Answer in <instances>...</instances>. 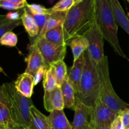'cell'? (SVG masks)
<instances>
[{
  "mask_svg": "<svg viewBox=\"0 0 129 129\" xmlns=\"http://www.w3.org/2000/svg\"><path fill=\"white\" fill-rule=\"evenodd\" d=\"M3 100L8 108L12 122L25 129H34L30 107L34 105L27 98L15 88L14 83H5L1 86Z\"/></svg>",
  "mask_w": 129,
  "mask_h": 129,
  "instance_id": "cell-1",
  "label": "cell"
},
{
  "mask_svg": "<svg viewBox=\"0 0 129 129\" xmlns=\"http://www.w3.org/2000/svg\"><path fill=\"white\" fill-rule=\"evenodd\" d=\"M95 21V0H83L67 11L63 24L64 40L83 35Z\"/></svg>",
  "mask_w": 129,
  "mask_h": 129,
  "instance_id": "cell-2",
  "label": "cell"
},
{
  "mask_svg": "<svg viewBox=\"0 0 129 129\" xmlns=\"http://www.w3.org/2000/svg\"><path fill=\"white\" fill-rule=\"evenodd\" d=\"M95 21L105 40L108 42L115 52L129 62L118 41V24L110 0H95Z\"/></svg>",
  "mask_w": 129,
  "mask_h": 129,
  "instance_id": "cell-3",
  "label": "cell"
},
{
  "mask_svg": "<svg viewBox=\"0 0 129 129\" xmlns=\"http://www.w3.org/2000/svg\"><path fill=\"white\" fill-rule=\"evenodd\" d=\"M85 53V65L80 81L79 90L76 97L84 105L93 107L99 97L100 81L97 64L92 60L87 50Z\"/></svg>",
  "mask_w": 129,
  "mask_h": 129,
  "instance_id": "cell-4",
  "label": "cell"
},
{
  "mask_svg": "<svg viewBox=\"0 0 129 129\" xmlns=\"http://www.w3.org/2000/svg\"><path fill=\"white\" fill-rule=\"evenodd\" d=\"M97 69L100 81L99 97L102 102L118 114L125 108H128L129 103L122 100L113 89L110 77L108 59L107 55H105L103 59L97 64Z\"/></svg>",
  "mask_w": 129,
  "mask_h": 129,
  "instance_id": "cell-5",
  "label": "cell"
},
{
  "mask_svg": "<svg viewBox=\"0 0 129 129\" xmlns=\"http://www.w3.org/2000/svg\"><path fill=\"white\" fill-rule=\"evenodd\" d=\"M30 39L31 44L37 45L42 57L44 65L48 68L49 66L59 60H64L66 54V46H57L45 40L44 37L36 39Z\"/></svg>",
  "mask_w": 129,
  "mask_h": 129,
  "instance_id": "cell-6",
  "label": "cell"
},
{
  "mask_svg": "<svg viewBox=\"0 0 129 129\" xmlns=\"http://www.w3.org/2000/svg\"><path fill=\"white\" fill-rule=\"evenodd\" d=\"M83 35L88 41L89 45L87 51L89 56L96 64H98L105 55L104 54L105 39L96 21Z\"/></svg>",
  "mask_w": 129,
  "mask_h": 129,
  "instance_id": "cell-7",
  "label": "cell"
},
{
  "mask_svg": "<svg viewBox=\"0 0 129 129\" xmlns=\"http://www.w3.org/2000/svg\"><path fill=\"white\" fill-rule=\"evenodd\" d=\"M118 113L106 105L100 97L90 107V126H110Z\"/></svg>",
  "mask_w": 129,
  "mask_h": 129,
  "instance_id": "cell-8",
  "label": "cell"
},
{
  "mask_svg": "<svg viewBox=\"0 0 129 129\" xmlns=\"http://www.w3.org/2000/svg\"><path fill=\"white\" fill-rule=\"evenodd\" d=\"M71 125L73 129H89L90 127V107L84 105L77 97Z\"/></svg>",
  "mask_w": 129,
  "mask_h": 129,
  "instance_id": "cell-9",
  "label": "cell"
},
{
  "mask_svg": "<svg viewBox=\"0 0 129 129\" xmlns=\"http://www.w3.org/2000/svg\"><path fill=\"white\" fill-rule=\"evenodd\" d=\"M44 105L45 110L50 113L54 110H64V100L60 86H57L50 91H44Z\"/></svg>",
  "mask_w": 129,
  "mask_h": 129,
  "instance_id": "cell-10",
  "label": "cell"
},
{
  "mask_svg": "<svg viewBox=\"0 0 129 129\" xmlns=\"http://www.w3.org/2000/svg\"><path fill=\"white\" fill-rule=\"evenodd\" d=\"M84 52L78 57L77 60L74 61L73 66L70 68V71L68 72L69 81L75 90L76 96L79 93L80 81L85 65L86 59Z\"/></svg>",
  "mask_w": 129,
  "mask_h": 129,
  "instance_id": "cell-11",
  "label": "cell"
},
{
  "mask_svg": "<svg viewBox=\"0 0 129 129\" xmlns=\"http://www.w3.org/2000/svg\"><path fill=\"white\" fill-rule=\"evenodd\" d=\"M15 88L21 94L31 98L34 92V76L27 73L19 74L16 80L14 82Z\"/></svg>",
  "mask_w": 129,
  "mask_h": 129,
  "instance_id": "cell-12",
  "label": "cell"
},
{
  "mask_svg": "<svg viewBox=\"0 0 129 129\" xmlns=\"http://www.w3.org/2000/svg\"><path fill=\"white\" fill-rule=\"evenodd\" d=\"M25 60L27 62V66L25 73L31 74L34 76L37 71L42 66H45L42 57L39 52V49L35 44H30L28 55Z\"/></svg>",
  "mask_w": 129,
  "mask_h": 129,
  "instance_id": "cell-13",
  "label": "cell"
},
{
  "mask_svg": "<svg viewBox=\"0 0 129 129\" xmlns=\"http://www.w3.org/2000/svg\"><path fill=\"white\" fill-rule=\"evenodd\" d=\"M60 88L64 100V108H69L74 111L76 96L75 90L69 81L68 75L60 86Z\"/></svg>",
  "mask_w": 129,
  "mask_h": 129,
  "instance_id": "cell-14",
  "label": "cell"
},
{
  "mask_svg": "<svg viewBox=\"0 0 129 129\" xmlns=\"http://www.w3.org/2000/svg\"><path fill=\"white\" fill-rule=\"evenodd\" d=\"M66 14L67 11L59 12V11H52L50 10V12L49 13L47 20L45 26H44L42 31L38 36L34 38H31V39H36L38 38L42 37L44 36L45 33L48 30L54 28L59 26V25H63L64 21H65Z\"/></svg>",
  "mask_w": 129,
  "mask_h": 129,
  "instance_id": "cell-15",
  "label": "cell"
},
{
  "mask_svg": "<svg viewBox=\"0 0 129 129\" xmlns=\"http://www.w3.org/2000/svg\"><path fill=\"white\" fill-rule=\"evenodd\" d=\"M66 45L70 46L73 52L74 61H75L88 49L89 44L86 38L83 35H78L71 38L66 43Z\"/></svg>",
  "mask_w": 129,
  "mask_h": 129,
  "instance_id": "cell-16",
  "label": "cell"
},
{
  "mask_svg": "<svg viewBox=\"0 0 129 129\" xmlns=\"http://www.w3.org/2000/svg\"><path fill=\"white\" fill-rule=\"evenodd\" d=\"M52 129H73L64 110H54L49 115Z\"/></svg>",
  "mask_w": 129,
  "mask_h": 129,
  "instance_id": "cell-17",
  "label": "cell"
},
{
  "mask_svg": "<svg viewBox=\"0 0 129 129\" xmlns=\"http://www.w3.org/2000/svg\"><path fill=\"white\" fill-rule=\"evenodd\" d=\"M117 24L129 35V18L122 8L118 0H110Z\"/></svg>",
  "mask_w": 129,
  "mask_h": 129,
  "instance_id": "cell-18",
  "label": "cell"
},
{
  "mask_svg": "<svg viewBox=\"0 0 129 129\" xmlns=\"http://www.w3.org/2000/svg\"><path fill=\"white\" fill-rule=\"evenodd\" d=\"M22 25L30 38H34L39 34V27L35 23V20L26 6L23 8V12L21 15Z\"/></svg>",
  "mask_w": 129,
  "mask_h": 129,
  "instance_id": "cell-19",
  "label": "cell"
},
{
  "mask_svg": "<svg viewBox=\"0 0 129 129\" xmlns=\"http://www.w3.org/2000/svg\"><path fill=\"white\" fill-rule=\"evenodd\" d=\"M42 37H44L48 42L57 46L67 45L64 40L63 25H59L48 30Z\"/></svg>",
  "mask_w": 129,
  "mask_h": 129,
  "instance_id": "cell-20",
  "label": "cell"
},
{
  "mask_svg": "<svg viewBox=\"0 0 129 129\" xmlns=\"http://www.w3.org/2000/svg\"><path fill=\"white\" fill-rule=\"evenodd\" d=\"M34 129H52L49 117L43 114L34 105L30 107Z\"/></svg>",
  "mask_w": 129,
  "mask_h": 129,
  "instance_id": "cell-21",
  "label": "cell"
},
{
  "mask_svg": "<svg viewBox=\"0 0 129 129\" xmlns=\"http://www.w3.org/2000/svg\"><path fill=\"white\" fill-rule=\"evenodd\" d=\"M57 86L55 75V70L52 65L47 68L43 80L44 91H50Z\"/></svg>",
  "mask_w": 129,
  "mask_h": 129,
  "instance_id": "cell-22",
  "label": "cell"
},
{
  "mask_svg": "<svg viewBox=\"0 0 129 129\" xmlns=\"http://www.w3.org/2000/svg\"><path fill=\"white\" fill-rule=\"evenodd\" d=\"M51 65L53 66L55 70V75L57 86L62 85L66 78L68 75V71L67 66L63 60H59L53 63Z\"/></svg>",
  "mask_w": 129,
  "mask_h": 129,
  "instance_id": "cell-23",
  "label": "cell"
},
{
  "mask_svg": "<svg viewBox=\"0 0 129 129\" xmlns=\"http://www.w3.org/2000/svg\"><path fill=\"white\" fill-rule=\"evenodd\" d=\"M22 24L21 19L18 20H10L6 18L5 15H1L0 17V40L2 37L8 31Z\"/></svg>",
  "mask_w": 129,
  "mask_h": 129,
  "instance_id": "cell-24",
  "label": "cell"
},
{
  "mask_svg": "<svg viewBox=\"0 0 129 129\" xmlns=\"http://www.w3.org/2000/svg\"><path fill=\"white\" fill-rule=\"evenodd\" d=\"M11 121L8 108L4 102L3 94L0 96V124L8 127Z\"/></svg>",
  "mask_w": 129,
  "mask_h": 129,
  "instance_id": "cell-25",
  "label": "cell"
},
{
  "mask_svg": "<svg viewBox=\"0 0 129 129\" xmlns=\"http://www.w3.org/2000/svg\"><path fill=\"white\" fill-rule=\"evenodd\" d=\"M18 42V37L12 31L6 32L0 40V45L8 47H15Z\"/></svg>",
  "mask_w": 129,
  "mask_h": 129,
  "instance_id": "cell-26",
  "label": "cell"
},
{
  "mask_svg": "<svg viewBox=\"0 0 129 129\" xmlns=\"http://www.w3.org/2000/svg\"><path fill=\"white\" fill-rule=\"evenodd\" d=\"M74 5V0H60L50 8L52 11L66 12Z\"/></svg>",
  "mask_w": 129,
  "mask_h": 129,
  "instance_id": "cell-27",
  "label": "cell"
},
{
  "mask_svg": "<svg viewBox=\"0 0 129 129\" xmlns=\"http://www.w3.org/2000/svg\"><path fill=\"white\" fill-rule=\"evenodd\" d=\"M26 7L32 15L49 14L50 12V8H46L45 6L37 4H28Z\"/></svg>",
  "mask_w": 129,
  "mask_h": 129,
  "instance_id": "cell-28",
  "label": "cell"
},
{
  "mask_svg": "<svg viewBox=\"0 0 129 129\" xmlns=\"http://www.w3.org/2000/svg\"><path fill=\"white\" fill-rule=\"evenodd\" d=\"M28 5V4H27ZM27 5L25 4H15L3 0H0V8L8 10H18L24 8Z\"/></svg>",
  "mask_w": 129,
  "mask_h": 129,
  "instance_id": "cell-29",
  "label": "cell"
},
{
  "mask_svg": "<svg viewBox=\"0 0 129 129\" xmlns=\"http://www.w3.org/2000/svg\"><path fill=\"white\" fill-rule=\"evenodd\" d=\"M49 14H41V15H32L34 20H35V23L39 27V34L42 31L44 26H45V23H46ZM37 35V36H38Z\"/></svg>",
  "mask_w": 129,
  "mask_h": 129,
  "instance_id": "cell-30",
  "label": "cell"
},
{
  "mask_svg": "<svg viewBox=\"0 0 129 129\" xmlns=\"http://www.w3.org/2000/svg\"><path fill=\"white\" fill-rule=\"evenodd\" d=\"M122 119L124 129H129V108H125L118 114Z\"/></svg>",
  "mask_w": 129,
  "mask_h": 129,
  "instance_id": "cell-31",
  "label": "cell"
},
{
  "mask_svg": "<svg viewBox=\"0 0 129 129\" xmlns=\"http://www.w3.org/2000/svg\"><path fill=\"white\" fill-rule=\"evenodd\" d=\"M47 69V68L45 66H42L35 73V76H34V85H37L42 78H44Z\"/></svg>",
  "mask_w": 129,
  "mask_h": 129,
  "instance_id": "cell-32",
  "label": "cell"
},
{
  "mask_svg": "<svg viewBox=\"0 0 129 129\" xmlns=\"http://www.w3.org/2000/svg\"><path fill=\"white\" fill-rule=\"evenodd\" d=\"M23 12V11L21 13L20 11H11V12L8 13L5 16H6V18L10 20H20Z\"/></svg>",
  "mask_w": 129,
  "mask_h": 129,
  "instance_id": "cell-33",
  "label": "cell"
},
{
  "mask_svg": "<svg viewBox=\"0 0 129 129\" xmlns=\"http://www.w3.org/2000/svg\"><path fill=\"white\" fill-rule=\"evenodd\" d=\"M110 127L111 129H124L122 119H121V117H120L119 115L113 120V122L111 124Z\"/></svg>",
  "mask_w": 129,
  "mask_h": 129,
  "instance_id": "cell-34",
  "label": "cell"
},
{
  "mask_svg": "<svg viewBox=\"0 0 129 129\" xmlns=\"http://www.w3.org/2000/svg\"><path fill=\"white\" fill-rule=\"evenodd\" d=\"M8 129H25L21 127H19V126L15 125L13 122H12V120L10 122L9 125H8Z\"/></svg>",
  "mask_w": 129,
  "mask_h": 129,
  "instance_id": "cell-35",
  "label": "cell"
},
{
  "mask_svg": "<svg viewBox=\"0 0 129 129\" xmlns=\"http://www.w3.org/2000/svg\"><path fill=\"white\" fill-rule=\"evenodd\" d=\"M3 1H8V2H11L15 4H25V5L28 4L26 2V0H3Z\"/></svg>",
  "mask_w": 129,
  "mask_h": 129,
  "instance_id": "cell-36",
  "label": "cell"
},
{
  "mask_svg": "<svg viewBox=\"0 0 129 129\" xmlns=\"http://www.w3.org/2000/svg\"><path fill=\"white\" fill-rule=\"evenodd\" d=\"M89 129H111L110 126H101V127H91L90 126Z\"/></svg>",
  "mask_w": 129,
  "mask_h": 129,
  "instance_id": "cell-37",
  "label": "cell"
},
{
  "mask_svg": "<svg viewBox=\"0 0 129 129\" xmlns=\"http://www.w3.org/2000/svg\"><path fill=\"white\" fill-rule=\"evenodd\" d=\"M0 129H8V127L6 126L3 125L2 124H0Z\"/></svg>",
  "mask_w": 129,
  "mask_h": 129,
  "instance_id": "cell-38",
  "label": "cell"
},
{
  "mask_svg": "<svg viewBox=\"0 0 129 129\" xmlns=\"http://www.w3.org/2000/svg\"><path fill=\"white\" fill-rule=\"evenodd\" d=\"M74 5H75V4L79 3L81 2V1H83V0H74Z\"/></svg>",
  "mask_w": 129,
  "mask_h": 129,
  "instance_id": "cell-39",
  "label": "cell"
},
{
  "mask_svg": "<svg viewBox=\"0 0 129 129\" xmlns=\"http://www.w3.org/2000/svg\"><path fill=\"white\" fill-rule=\"evenodd\" d=\"M0 73H3V69L1 68V66H0Z\"/></svg>",
  "mask_w": 129,
  "mask_h": 129,
  "instance_id": "cell-40",
  "label": "cell"
},
{
  "mask_svg": "<svg viewBox=\"0 0 129 129\" xmlns=\"http://www.w3.org/2000/svg\"><path fill=\"white\" fill-rule=\"evenodd\" d=\"M1 94V86H0V94Z\"/></svg>",
  "mask_w": 129,
  "mask_h": 129,
  "instance_id": "cell-41",
  "label": "cell"
},
{
  "mask_svg": "<svg viewBox=\"0 0 129 129\" xmlns=\"http://www.w3.org/2000/svg\"><path fill=\"white\" fill-rule=\"evenodd\" d=\"M127 1H128V2L129 3V0H127Z\"/></svg>",
  "mask_w": 129,
  "mask_h": 129,
  "instance_id": "cell-42",
  "label": "cell"
},
{
  "mask_svg": "<svg viewBox=\"0 0 129 129\" xmlns=\"http://www.w3.org/2000/svg\"><path fill=\"white\" fill-rule=\"evenodd\" d=\"M0 17H1V15H0Z\"/></svg>",
  "mask_w": 129,
  "mask_h": 129,
  "instance_id": "cell-43",
  "label": "cell"
}]
</instances>
